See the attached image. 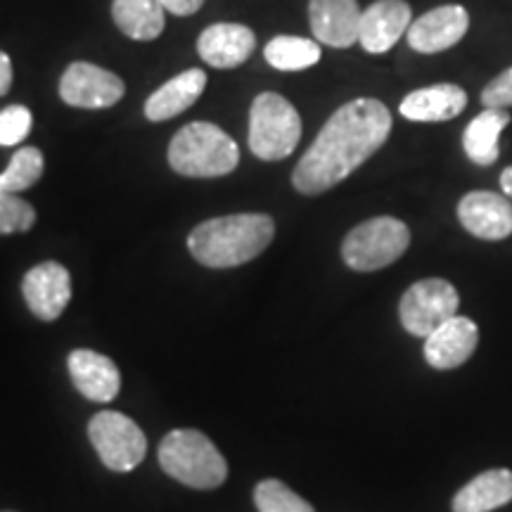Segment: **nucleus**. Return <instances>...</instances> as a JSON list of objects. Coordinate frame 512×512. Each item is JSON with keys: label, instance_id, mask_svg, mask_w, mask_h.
<instances>
[{"label": "nucleus", "instance_id": "39448f33", "mask_svg": "<svg viewBox=\"0 0 512 512\" xmlns=\"http://www.w3.org/2000/svg\"><path fill=\"white\" fill-rule=\"evenodd\" d=\"M302 117L278 93H259L249 110V150L264 162H278L297 150Z\"/></svg>", "mask_w": 512, "mask_h": 512}, {"label": "nucleus", "instance_id": "393cba45", "mask_svg": "<svg viewBox=\"0 0 512 512\" xmlns=\"http://www.w3.org/2000/svg\"><path fill=\"white\" fill-rule=\"evenodd\" d=\"M254 503L259 512H316L309 501L294 494L280 479H264L256 484Z\"/></svg>", "mask_w": 512, "mask_h": 512}, {"label": "nucleus", "instance_id": "423d86ee", "mask_svg": "<svg viewBox=\"0 0 512 512\" xmlns=\"http://www.w3.org/2000/svg\"><path fill=\"white\" fill-rule=\"evenodd\" d=\"M408 245H411V230L406 223L394 216H377L349 230L342 242V259L354 271H380L401 259Z\"/></svg>", "mask_w": 512, "mask_h": 512}, {"label": "nucleus", "instance_id": "f03ea898", "mask_svg": "<svg viewBox=\"0 0 512 512\" xmlns=\"http://www.w3.org/2000/svg\"><path fill=\"white\" fill-rule=\"evenodd\" d=\"M273 235L275 221L268 214H230L192 228L188 249L202 266L233 268L256 259Z\"/></svg>", "mask_w": 512, "mask_h": 512}, {"label": "nucleus", "instance_id": "a878e982", "mask_svg": "<svg viewBox=\"0 0 512 512\" xmlns=\"http://www.w3.org/2000/svg\"><path fill=\"white\" fill-rule=\"evenodd\" d=\"M36 223V209L17 195L0 192V235L27 233Z\"/></svg>", "mask_w": 512, "mask_h": 512}, {"label": "nucleus", "instance_id": "0eeeda50", "mask_svg": "<svg viewBox=\"0 0 512 512\" xmlns=\"http://www.w3.org/2000/svg\"><path fill=\"white\" fill-rule=\"evenodd\" d=\"M458 290L444 278H427L411 285L401 297V325L415 337H430L446 320L458 316Z\"/></svg>", "mask_w": 512, "mask_h": 512}, {"label": "nucleus", "instance_id": "c756f323", "mask_svg": "<svg viewBox=\"0 0 512 512\" xmlns=\"http://www.w3.org/2000/svg\"><path fill=\"white\" fill-rule=\"evenodd\" d=\"M12 86V62L10 57L0 50V98L10 91Z\"/></svg>", "mask_w": 512, "mask_h": 512}, {"label": "nucleus", "instance_id": "f3484780", "mask_svg": "<svg viewBox=\"0 0 512 512\" xmlns=\"http://www.w3.org/2000/svg\"><path fill=\"white\" fill-rule=\"evenodd\" d=\"M67 368L69 375H72L74 387L88 401L110 403L112 399H117L121 375L110 356H102L91 349H76L69 354Z\"/></svg>", "mask_w": 512, "mask_h": 512}, {"label": "nucleus", "instance_id": "4468645a", "mask_svg": "<svg viewBox=\"0 0 512 512\" xmlns=\"http://www.w3.org/2000/svg\"><path fill=\"white\" fill-rule=\"evenodd\" d=\"M256 48L254 31L245 24H211L197 38V53L216 69H235L249 60Z\"/></svg>", "mask_w": 512, "mask_h": 512}, {"label": "nucleus", "instance_id": "dca6fc26", "mask_svg": "<svg viewBox=\"0 0 512 512\" xmlns=\"http://www.w3.org/2000/svg\"><path fill=\"white\" fill-rule=\"evenodd\" d=\"M479 344V330L475 320L453 316L441 328L425 337V358L432 368L453 370L475 354Z\"/></svg>", "mask_w": 512, "mask_h": 512}, {"label": "nucleus", "instance_id": "9d476101", "mask_svg": "<svg viewBox=\"0 0 512 512\" xmlns=\"http://www.w3.org/2000/svg\"><path fill=\"white\" fill-rule=\"evenodd\" d=\"M22 294L38 320H57L72 299V275L57 261H43L22 280Z\"/></svg>", "mask_w": 512, "mask_h": 512}, {"label": "nucleus", "instance_id": "7c9ffc66", "mask_svg": "<svg viewBox=\"0 0 512 512\" xmlns=\"http://www.w3.org/2000/svg\"><path fill=\"white\" fill-rule=\"evenodd\" d=\"M501 188L505 192V197H510L512 200V166H508V169L501 174Z\"/></svg>", "mask_w": 512, "mask_h": 512}, {"label": "nucleus", "instance_id": "5701e85b", "mask_svg": "<svg viewBox=\"0 0 512 512\" xmlns=\"http://www.w3.org/2000/svg\"><path fill=\"white\" fill-rule=\"evenodd\" d=\"M266 62L278 72H302L320 62V46L302 36H275L264 48Z\"/></svg>", "mask_w": 512, "mask_h": 512}, {"label": "nucleus", "instance_id": "aec40b11", "mask_svg": "<svg viewBox=\"0 0 512 512\" xmlns=\"http://www.w3.org/2000/svg\"><path fill=\"white\" fill-rule=\"evenodd\" d=\"M512 501V472L486 470L465 484L453 498V512H491Z\"/></svg>", "mask_w": 512, "mask_h": 512}, {"label": "nucleus", "instance_id": "6ab92c4d", "mask_svg": "<svg viewBox=\"0 0 512 512\" xmlns=\"http://www.w3.org/2000/svg\"><path fill=\"white\" fill-rule=\"evenodd\" d=\"M204 88H207V74L202 69H188L147 98L145 117L150 121L174 119L200 100Z\"/></svg>", "mask_w": 512, "mask_h": 512}, {"label": "nucleus", "instance_id": "a211bd4d", "mask_svg": "<svg viewBox=\"0 0 512 512\" xmlns=\"http://www.w3.org/2000/svg\"><path fill=\"white\" fill-rule=\"evenodd\" d=\"M467 107V93L456 83H434V86L418 88L401 100V117L408 121H448L463 114Z\"/></svg>", "mask_w": 512, "mask_h": 512}, {"label": "nucleus", "instance_id": "b1692460", "mask_svg": "<svg viewBox=\"0 0 512 512\" xmlns=\"http://www.w3.org/2000/svg\"><path fill=\"white\" fill-rule=\"evenodd\" d=\"M43 152L38 147H22L12 155L8 169L0 174V192L5 195H17V192L29 190L43 176Z\"/></svg>", "mask_w": 512, "mask_h": 512}, {"label": "nucleus", "instance_id": "cd10ccee", "mask_svg": "<svg viewBox=\"0 0 512 512\" xmlns=\"http://www.w3.org/2000/svg\"><path fill=\"white\" fill-rule=\"evenodd\" d=\"M482 105L494 107V110L512 107V67L491 79V83H486L482 91Z\"/></svg>", "mask_w": 512, "mask_h": 512}, {"label": "nucleus", "instance_id": "9b49d317", "mask_svg": "<svg viewBox=\"0 0 512 512\" xmlns=\"http://www.w3.org/2000/svg\"><path fill=\"white\" fill-rule=\"evenodd\" d=\"M467 29H470V15L463 5H441L415 19L406 38L415 53L437 55L463 41Z\"/></svg>", "mask_w": 512, "mask_h": 512}, {"label": "nucleus", "instance_id": "4be33fe9", "mask_svg": "<svg viewBox=\"0 0 512 512\" xmlns=\"http://www.w3.org/2000/svg\"><path fill=\"white\" fill-rule=\"evenodd\" d=\"M112 17L121 34L133 41H155L164 31L166 8L162 0H114Z\"/></svg>", "mask_w": 512, "mask_h": 512}, {"label": "nucleus", "instance_id": "412c9836", "mask_svg": "<svg viewBox=\"0 0 512 512\" xmlns=\"http://www.w3.org/2000/svg\"><path fill=\"white\" fill-rule=\"evenodd\" d=\"M510 124V114L505 110L484 107L475 119L470 121L463 133V150L467 159L477 166H491L498 162V140Z\"/></svg>", "mask_w": 512, "mask_h": 512}, {"label": "nucleus", "instance_id": "20e7f679", "mask_svg": "<svg viewBox=\"0 0 512 512\" xmlns=\"http://www.w3.org/2000/svg\"><path fill=\"white\" fill-rule=\"evenodd\" d=\"M159 465L169 477L190 489H216L226 482L228 465L207 434L174 430L159 444Z\"/></svg>", "mask_w": 512, "mask_h": 512}, {"label": "nucleus", "instance_id": "2eb2a0df", "mask_svg": "<svg viewBox=\"0 0 512 512\" xmlns=\"http://www.w3.org/2000/svg\"><path fill=\"white\" fill-rule=\"evenodd\" d=\"M361 15L356 0H309L313 36L330 48H351L358 41Z\"/></svg>", "mask_w": 512, "mask_h": 512}, {"label": "nucleus", "instance_id": "f8f14e48", "mask_svg": "<svg viewBox=\"0 0 512 512\" xmlns=\"http://www.w3.org/2000/svg\"><path fill=\"white\" fill-rule=\"evenodd\" d=\"M458 221L479 240H505L512 235V204L498 192H467L458 204Z\"/></svg>", "mask_w": 512, "mask_h": 512}, {"label": "nucleus", "instance_id": "1a4fd4ad", "mask_svg": "<svg viewBox=\"0 0 512 512\" xmlns=\"http://www.w3.org/2000/svg\"><path fill=\"white\" fill-rule=\"evenodd\" d=\"M124 81L91 62L69 64L60 79V98L79 110H105L124 98Z\"/></svg>", "mask_w": 512, "mask_h": 512}, {"label": "nucleus", "instance_id": "c85d7f7f", "mask_svg": "<svg viewBox=\"0 0 512 512\" xmlns=\"http://www.w3.org/2000/svg\"><path fill=\"white\" fill-rule=\"evenodd\" d=\"M162 3H164L166 12H171V15L190 17L202 8L204 0H162Z\"/></svg>", "mask_w": 512, "mask_h": 512}, {"label": "nucleus", "instance_id": "6e6552de", "mask_svg": "<svg viewBox=\"0 0 512 512\" xmlns=\"http://www.w3.org/2000/svg\"><path fill=\"white\" fill-rule=\"evenodd\" d=\"M88 437L102 460L112 472H131L143 463L147 439L140 427L126 415L102 411L88 425Z\"/></svg>", "mask_w": 512, "mask_h": 512}, {"label": "nucleus", "instance_id": "7ed1b4c3", "mask_svg": "<svg viewBox=\"0 0 512 512\" xmlns=\"http://www.w3.org/2000/svg\"><path fill=\"white\" fill-rule=\"evenodd\" d=\"M240 162L238 143L207 121H195L176 133L169 145V164L176 174L190 178H219Z\"/></svg>", "mask_w": 512, "mask_h": 512}, {"label": "nucleus", "instance_id": "ddd939ff", "mask_svg": "<svg viewBox=\"0 0 512 512\" xmlns=\"http://www.w3.org/2000/svg\"><path fill=\"white\" fill-rule=\"evenodd\" d=\"M411 5L406 0H377L361 15L358 43L370 55H382L411 29Z\"/></svg>", "mask_w": 512, "mask_h": 512}, {"label": "nucleus", "instance_id": "bb28decb", "mask_svg": "<svg viewBox=\"0 0 512 512\" xmlns=\"http://www.w3.org/2000/svg\"><path fill=\"white\" fill-rule=\"evenodd\" d=\"M34 117L24 105H10L0 112V145H19L31 133Z\"/></svg>", "mask_w": 512, "mask_h": 512}, {"label": "nucleus", "instance_id": "f257e3e1", "mask_svg": "<svg viewBox=\"0 0 512 512\" xmlns=\"http://www.w3.org/2000/svg\"><path fill=\"white\" fill-rule=\"evenodd\" d=\"M392 133V112L375 98L342 105L320 128L318 138L292 171V185L302 195H323L361 164H366Z\"/></svg>", "mask_w": 512, "mask_h": 512}]
</instances>
